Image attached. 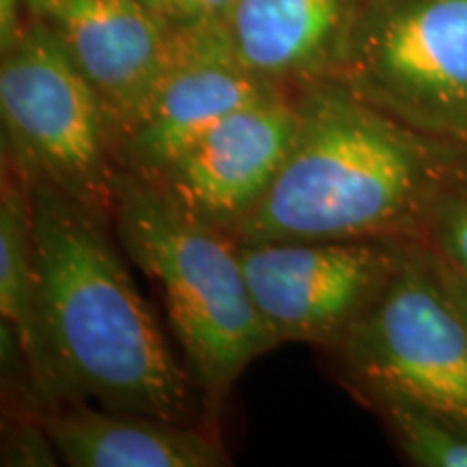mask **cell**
Here are the masks:
<instances>
[{
  "label": "cell",
  "instance_id": "6da1fadb",
  "mask_svg": "<svg viewBox=\"0 0 467 467\" xmlns=\"http://www.w3.org/2000/svg\"><path fill=\"white\" fill-rule=\"evenodd\" d=\"M282 171L236 243L364 241L424 232L467 148L413 130L336 80L301 87Z\"/></svg>",
  "mask_w": 467,
  "mask_h": 467
},
{
  "label": "cell",
  "instance_id": "7a4b0ae2",
  "mask_svg": "<svg viewBox=\"0 0 467 467\" xmlns=\"http://www.w3.org/2000/svg\"><path fill=\"white\" fill-rule=\"evenodd\" d=\"M26 184L44 331L67 405L89 399L192 424L195 383L132 282L110 221L55 186Z\"/></svg>",
  "mask_w": 467,
  "mask_h": 467
},
{
  "label": "cell",
  "instance_id": "3957f363",
  "mask_svg": "<svg viewBox=\"0 0 467 467\" xmlns=\"http://www.w3.org/2000/svg\"><path fill=\"white\" fill-rule=\"evenodd\" d=\"M110 225L161 295L192 383L217 407L251 361L279 347L249 292L238 243L124 169Z\"/></svg>",
  "mask_w": 467,
  "mask_h": 467
},
{
  "label": "cell",
  "instance_id": "277c9868",
  "mask_svg": "<svg viewBox=\"0 0 467 467\" xmlns=\"http://www.w3.org/2000/svg\"><path fill=\"white\" fill-rule=\"evenodd\" d=\"M3 154L26 182H44L104 219L119 178L117 130L107 104L44 22L0 55Z\"/></svg>",
  "mask_w": 467,
  "mask_h": 467
},
{
  "label": "cell",
  "instance_id": "5b68a950",
  "mask_svg": "<svg viewBox=\"0 0 467 467\" xmlns=\"http://www.w3.org/2000/svg\"><path fill=\"white\" fill-rule=\"evenodd\" d=\"M368 400H405L467 426V318L433 249L409 243L392 277L334 348Z\"/></svg>",
  "mask_w": 467,
  "mask_h": 467
},
{
  "label": "cell",
  "instance_id": "8992f818",
  "mask_svg": "<svg viewBox=\"0 0 467 467\" xmlns=\"http://www.w3.org/2000/svg\"><path fill=\"white\" fill-rule=\"evenodd\" d=\"M331 80L426 137L467 148V0H361Z\"/></svg>",
  "mask_w": 467,
  "mask_h": 467
},
{
  "label": "cell",
  "instance_id": "52a82bcc",
  "mask_svg": "<svg viewBox=\"0 0 467 467\" xmlns=\"http://www.w3.org/2000/svg\"><path fill=\"white\" fill-rule=\"evenodd\" d=\"M409 243H238L251 296L277 344L334 348L392 277Z\"/></svg>",
  "mask_w": 467,
  "mask_h": 467
},
{
  "label": "cell",
  "instance_id": "ba28073f",
  "mask_svg": "<svg viewBox=\"0 0 467 467\" xmlns=\"http://www.w3.org/2000/svg\"><path fill=\"white\" fill-rule=\"evenodd\" d=\"M279 91L243 61L227 25L171 28L165 67L143 115L117 141V162L154 178L234 110Z\"/></svg>",
  "mask_w": 467,
  "mask_h": 467
},
{
  "label": "cell",
  "instance_id": "9c48e42d",
  "mask_svg": "<svg viewBox=\"0 0 467 467\" xmlns=\"http://www.w3.org/2000/svg\"><path fill=\"white\" fill-rule=\"evenodd\" d=\"M295 91H279L234 110L145 178L203 223L232 234L265 200L296 132Z\"/></svg>",
  "mask_w": 467,
  "mask_h": 467
},
{
  "label": "cell",
  "instance_id": "30bf717a",
  "mask_svg": "<svg viewBox=\"0 0 467 467\" xmlns=\"http://www.w3.org/2000/svg\"><path fill=\"white\" fill-rule=\"evenodd\" d=\"M107 104L119 141L148 107L171 26L141 0H26Z\"/></svg>",
  "mask_w": 467,
  "mask_h": 467
},
{
  "label": "cell",
  "instance_id": "8fae6325",
  "mask_svg": "<svg viewBox=\"0 0 467 467\" xmlns=\"http://www.w3.org/2000/svg\"><path fill=\"white\" fill-rule=\"evenodd\" d=\"M361 0H236L227 31L243 61L285 91L331 80Z\"/></svg>",
  "mask_w": 467,
  "mask_h": 467
},
{
  "label": "cell",
  "instance_id": "7c38bea8",
  "mask_svg": "<svg viewBox=\"0 0 467 467\" xmlns=\"http://www.w3.org/2000/svg\"><path fill=\"white\" fill-rule=\"evenodd\" d=\"M58 457L72 467H225L219 437L141 413L72 405L39 413Z\"/></svg>",
  "mask_w": 467,
  "mask_h": 467
},
{
  "label": "cell",
  "instance_id": "4fadbf2b",
  "mask_svg": "<svg viewBox=\"0 0 467 467\" xmlns=\"http://www.w3.org/2000/svg\"><path fill=\"white\" fill-rule=\"evenodd\" d=\"M0 320L14 327L44 411L67 405L39 306L31 191L9 162L3 165L0 186Z\"/></svg>",
  "mask_w": 467,
  "mask_h": 467
},
{
  "label": "cell",
  "instance_id": "5bb4252c",
  "mask_svg": "<svg viewBox=\"0 0 467 467\" xmlns=\"http://www.w3.org/2000/svg\"><path fill=\"white\" fill-rule=\"evenodd\" d=\"M394 440L413 465L467 467V426L405 400H375Z\"/></svg>",
  "mask_w": 467,
  "mask_h": 467
},
{
  "label": "cell",
  "instance_id": "9a60e30c",
  "mask_svg": "<svg viewBox=\"0 0 467 467\" xmlns=\"http://www.w3.org/2000/svg\"><path fill=\"white\" fill-rule=\"evenodd\" d=\"M422 234L429 238V249L467 275V171L440 197Z\"/></svg>",
  "mask_w": 467,
  "mask_h": 467
},
{
  "label": "cell",
  "instance_id": "2e32d148",
  "mask_svg": "<svg viewBox=\"0 0 467 467\" xmlns=\"http://www.w3.org/2000/svg\"><path fill=\"white\" fill-rule=\"evenodd\" d=\"M58 452L39 418L25 416L5 437L3 465H57Z\"/></svg>",
  "mask_w": 467,
  "mask_h": 467
},
{
  "label": "cell",
  "instance_id": "e0dca14e",
  "mask_svg": "<svg viewBox=\"0 0 467 467\" xmlns=\"http://www.w3.org/2000/svg\"><path fill=\"white\" fill-rule=\"evenodd\" d=\"M236 0H165L162 20L171 28L227 25Z\"/></svg>",
  "mask_w": 467,
  "mask_h": 467
},
{
  "label": "cell",
  "instance_id": "ac0fdd59",
  "mask_svg": "<svg viewBox=\"0 0 467 467\" xmlns=\"http://www.w3.org/2000/svg\"><path fill=\"white\" fill-rule=\"evenodd\" d=\"M26 22V0H0V55L17 42Z\"/></svg>",
  "mask_w": 467,
  "mask_h": 467
},
{
  "label": "cell",
  "instance_id": "d6986e66",
  "mask_svg": "<svg viewBox=\"0 0 467 467\" xmlns=\"http://www.w3.org/2000/svg\"><path fill=\"white\" fill-rule=\"evenodd\" d=\"M437 258H440V255H437ZM440 265H441V273H443V277H446V284L452 292L454 301L459 303V307L463 309V314L467 318V275H465V273L454 271V268L448 266L441 258H440Z\"/></svg>",
  "mask_w": 467,
  "mask_h": 467
},
{
  "label": "cell",
  "instance_id": "ffe728a7",
  "mask_svg": "<svg viewBox=\"0 0 467 467\" xmlns=\"http://www.w3.org/2000/svg\"><path fill=\"white\" fill-rule=\"evenodd\" d=\"M141 3L148 5L154 14H159L162 17V5H165V0H141Z\"/></svg>",
  "mask_w": 467,
  "mask_h": 467
}]
</instances>
